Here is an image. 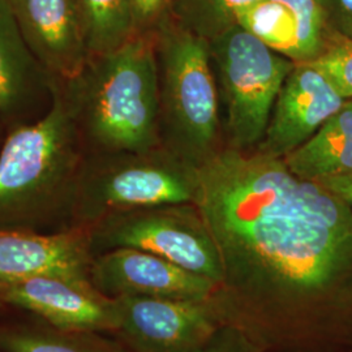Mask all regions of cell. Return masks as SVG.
Returning <instances> with one entry per match:
<instances>
[{"mask_svg": "<svg viewBox=\"0 0 352 352\" xmlns=\"http://www.w3.org/2000/svg\"><path fill=\"white\" fill-rule=\"evenodd\" d=\"M93 257L90 227H68L52 232L0 230V283L38 276L90 282Z\"/></svg>", "mask_w": 352, "mask_h": 352, "instance_id": "13", "label": "cell"}, {"mask_svg": "<svg viewBox=\"0 0 352 352\" xmlns=\"http://www.w3.org/2000/svg\"><path fill=\"white\" fill-rule=\"evenodd\" d=\"M226 111L227 148L253 151L264 138L279 90L296 64L241 26L209 41Z\"/></svg>", "mask_w": 352, "mask_h": 352, "instance_id": "6", "label": "cell"}, {"mask_svg": "<svg viewBox=\"0 0 352 352\" xmlns=\"http://www.w3.org/2000/svg\"><path fill=\"white\" fill-rule=\"evenodd\" d=\"M338 352H352V349H349V350H343V351H338Z\"/></svg>", "mask_w": 352, "mask_h": 352, "instance_id": "25", "label": "cell"}, {"mask_svg": "<svg viewBox=\"0 0 352 352\" xmlns=\"http://www.w3.org/2000/svg\"><path fill=\"white\" fill-rule=\"evenodd\" d=\"M236 24L295 64H309L331 37L320 0H256Z\"/></svg>", "mask_w": 352, "mask_h": 352, "instance_id": "14", "label": "cell"}, {"mask_svg": "<svg viewBox=\"0 0 352 352\" xmlns=\"http://www.w3.org/2000/svg\"><path fill=\"white\" fill-rule=\"evenodd\" d=\"M282 160L292 174L307 180L352 175V100Z\"/></svg>", "mask_w": 352, "mask_h": 352, "instance_id": "17", "label": "cell"}, {"mask_svg": "<svg viewBox=\"0 0 352 352\" xmlns=\"http://www.w3.org/2000/svg\"><path fill=\"white\" fill-rule=\"evenodd\" d=\"M347 102L312 64H296L279 90L264 138L253 151L285 158L311 139Z\"/></svg>", "mask_w": 352, "mask_h": 352, "instance_id": "11", "label": "cell"}, {"mask_svg": "<svg viewBox=\"0 0 352 352\" xmlns=\"http://www.w3.org/2000/svg\"><path fill=\"white\" fill-rule=\"evenodd\" d=\"M0 352H7V351H6V350H3V349H1V347H0Z\"/></svg>", "mask_w": 352, "mask_h": 352, "instance_id": "26", "label": "cell"}, {"mask_svg": "<svg viewBox=\"0 0 352 352\" xmlns=\"http://www.w3.org/2000/svg\"><path fill=\"white\" fill-rule=\"evenodd\" d=\"M173 0H131L139 33L153 32L170 13Z\"/></svg>", "mask_w": 352, "mask_h": 352, "instance_id": "22", "label": "cell"}, {"mask_svg": "<svg viewBox=\"0 0 352 352\" xmlns=\"http://www.w3.org/2000/svg\"><path fill=\"white\" fill-rule=\"evenodd\" d=\"M256 0H173L170 16L179 25L208 41L236 25L240 11Z\"/></svg>", "mask_w": 352, "mask_h": 352, "instance_id": "19", "label": "cell"}, {"mask_svg": "<svg viewBox=\"0 0 352 352\" xmlns=\"http://www.w3.org/2000/svg\"><path fill=\"white\" fill-rule=\"evenodd\" d=\"M28 47L51 82L75 77L90 59L77 0H8Z\"/></svg>", "mask_w": 352, "mask_h": 352, "instance_id": "12", "label": "cell"}, {"mask_svg": "<svg viewBox=\"0 0 352 352\" xmlns=\"http://www.w3.org/2000/svg\"><path fill=\"white\" fill-rule=\"evenodd\" d=\"M51 104L19 126L0 151V230L52 232L71 227L87 151L63 94L51 82Z\"/></svg>", "mask_w": 352, "mask_h": 352, "instance_id": "3", "label": "cell"}, {"mask_svg": "<svg viewBox=\"0 0 352 352\" xmlns=\"http://www.w3.org/2000/svg\"><path fill=\"white\" fill-rule=\"evenodd\" d=\"M113 331L133 352H201L222 325L210 298L173 300L146 296L116 298Z\"/></svg>", "mask_w": 352, "mask_h": 352, "instance_id": "8", "label": "cell"}, {"mask_svg": "<svg viewBox=\"0 0 352 352\" xmlns=\"http://www.w3.org/2000/svg\"><path fill=\"white\" fill-rule=\"evenodd\" d=\"M0 347L7 352H133L113 333L65 330L0 305Z\"/></svg>", "mask_w": 352, "mask_h": 352, "instance_id": "16", "label": "cell"}, {"mask_svg": "<svg viewBox=\"0 0 352 352\" xmlns=\"http://www.w3.org/2000/svg\"><path fill=\"white\" fill-rule=\"evenodd\" d=\"M50 89V77L28 47L10 1L0 0V113L17 116Z\"/></svg>", "mask_w": 352, "mask_h": 352, "instance_id": "15", "label": "cell"}, {"mask_svg": "<svg viewBox=\"0 0 352 352\" xmlns=\"http://www.w3.org/2000/svg\"><path fill=\"white\" fill-rule=\"evenodd\" d=\"M201 352H263L245 334L230 325H221Z\"/></svg>", "mask_w": 352, "mask_h": 352, "instance_id": "21", "label": "cell"}, {"mask_svg": "<svg viewBox=\"0 0 352 352\" xmlns=\"http://www.w3.org/2000/svg\"><path fill=\"white\" fill-rule=\"evenodd\" d=\"M197 167L164 145L144 153L87 154L71 227H91L107 215L174 204H195Z\"/></svg>", "mask_w": 352, "mask_h": 352, "instance_id": "5", "label": "cell"}, {"mask_svg": "<svg viewBox=\"0 0 352 352\" xmlns=\"http://www.w3.org/2000/svg\"><path fill=\"white\" fill-rule=\"evenodd\" d=\"M89 278L102 295L146 296L173 300H206L215 282L188 272L149 252L135 248H115L93 257Z\"/></svg>", "mask_w": 352, "mask_h": 352, "instance_id": "10", "label": "cell"}, {"mask_svg": "<svg viewBox=\"0 0 352 352\" xmlns=\"http://www.w3.org/2000/svg\"><path fill=\"white\" fill-rule=\"evenodd\" d=\"M320 4L331 33L352 41V0H320Z\"/></svg>", "mask_w": 352, "mask_h": 352, "instance_id": "23", "label": "cell"}, {"mask_svg": "<svg viewBox=\"0 0 352 352\" xmlns=\"http://www.w3.org/2000/svg\"><path fill=\"white\" fill-rule=\"evenodd\" d=\"M309 64L327 76L343 98L352 100V41L333 33L325 51Z\"/></svg>", "mask_w": 352, "mask_h": 352, "instance_id": "20", "label": "cell"}, {"mask_svg": "<svg viewBox=\"0 0 352 352\" xmlns=\"http://www.w3.org/2000/svg\"><path fill=\"white\" fill-rule=\"evenodd\" d=\"M153 33L160 72L162 145L199 167L223 148L209 41L179 25L170 14Z\"/></svg>", "mask_w": 352, "mask_h": 352, "instance_id": "4", "label": "cell"}, {"mask_svg": "<svg viewBox=\"0 0 352 352\" xmlns=\"http://www.w3.org/2000/svg\"><path fill=\"white\" fill-rule=\"evenodd\" d=\"M322 186L338 195L352 208V175L333 176L320 180Z\"/></svg>", "mask_w": 352, "mask_h": 352, "instance_id": "24", "label": "cell"}, {"mask_svg": "<svg viewBox=\"0 0 352 352\" xmlns=\"http://www.w3.org/2000/svg\"><path fill=\"white\" fill-rule=\"evenodd\" d=\"M90 230L94 256L115 248H135L209 278L215 285L222 277L215 243L195 204L113 213Z\"/></svg>", "mask_w": 352, "mask_h": 352, "instance_id": "7", "label": "cell"}, {"mask_svg": "<svg viewBox=\"0 0 352 352\" xmlns=\"http://www.w3.org/2000/svg\"><path fill=\"white\" fill-rule=\"evenodd\" d=\"M350 295H351V300H352V286H351V289H350Z\"/></svg>", "mask_w": 352, "mask_h": 352, "instance_id": "27", "label": "cell"}, {"mask_svg": "<svg viewBox=\"0 0 352 352\" xmlns=\"http://www.w3.org/2000/svg\"><path fill=\"white\" fill-rule=\"evenodd\" d=\"M90 55L115 50L140 34L131 0H77Z\"/></svg>", "mask_w": 352, "mask_h": 352, "instance_id": "18", "label": "cell"}, {"mask_svg": "<svg viewBox=\"0 0 352 352\" xmlns=\"http://www.w3.org/2000/svg\"><path fill=\"white\" fill-rule=\"evenodd\" d=\"M0 305L65 330L113 333L118 327L116 300L75 278L38 276L0 283Z\"/></svg>", "mask_w": 352, "mask_h": 352, "instance_id": "9", "label": "cell"}, {"mask_svg": "<svg viewBox=\"0 0 352 352\" xmlns=\"http://www.w3.org/2000/svg\"><path fill=\"white\" fill-rule=\"evenodd\" d=\"M195 205L222 277V325L263 352H338L352 327V208L280 158L223 146L197 167Z\"/></svg>", "mask_w": 352, "mask_h": 352, "instance_id": "1", "label": "cell"}, {"mask_svg": "<svg viewBox=\"0 0 352 352\" xmlns=\"http://www.w3.org/2000/svg\"><path fill=\"white\" fill-rule=\"evenodd\" d=\"M55 82L87 154L144 153L162 146L154 33H140L100 55L71 80Z\"/></svg>", "mask_w": 352, "mask_h": 352, "instance_id": "2", "label": "cell"}]
</instances>
